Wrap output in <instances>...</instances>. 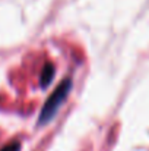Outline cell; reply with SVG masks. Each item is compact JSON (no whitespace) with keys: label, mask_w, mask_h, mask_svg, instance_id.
<instances>
[{"label":"cell","mask_w":149,"mask_h":151,"mask_svg":"<svg viewBox=\"0 0 149 151\" xmlns=\"http://www.w3.org/2000/svg\"><path fill=\"white\" fill-rule=\"evenodd\" d=\"M66 94H67V84H64L63 85V88L60 90V91H57L56 93V96L50 100V103L46 106V109H44V111H43V120L46 119H50L53 114H54V111H56V109L58 107V104H60V101L63 100L64 97H66Z\"/></svg>","instance_id":"cell-1"}]
</instances>
